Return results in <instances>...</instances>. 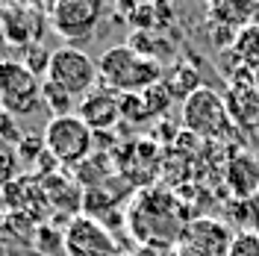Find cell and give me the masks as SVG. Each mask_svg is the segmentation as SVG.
I'll use <instances>...</instances> for the list:
<instances>
[{
	"label": "cell",
	"mask_w": 259,
	"mask_h": 256,
	"mask_svg": "<svg viewBox=\"0 0 259 256\" xmlns=\"http://www.w3.org/2000/svg\"><path fill=\"white\" fill-rule=\"evenodd\" d=\"M15 171H18V156L12 150L0 147V189H6V186L15 183Z\"/></svg>",
	"instance_id": "2e32d148"
},
{
	"label": "cell",
	"mask_w": 259,
	"mask_h": 256,
	"mask_svg": "<svg viewBox=\"0 0 259 256\" xmlns=\"http://www.w3.org/2000/svg\"><path fill=\"white\" fill-rule=\"evenodd\" d=\"M236 233L215 218H194L177 239V256H230Z\"/></svg>",
	"instance_id": "52a82bcc"
},
{
	"label": "cell",
	"mask_w": 259,
	"mask_h": 256,
	"mask_svg": "<svg viewBox=\"0 0 259 256\" xmlns=\"http://www.w3.org/2000/svg\"><path fill=\"white\" fill-rule=\"evenodd\" d=\"M50 56L53 53H48V50H41V45L38 41H32L30 48H27V68H30L32 74L38 77V74H48V65H50Z\"/></svg>",
	"instance_id": "9a60e30c"
},
{
	"label": "cell",
	"mask_w": 259,
	"mask_h": 256,
	"mask_svg": "<svg viewBox=\"0 0 259 256\" xmlns=\"http://www.w3.org/2000/svg\"><path fill=\"white\" fill-rule=\"evenodd\" d=\"M230 106L212 89H194L183 103V127L194 133V139H218L230 130Z\"/></svg>",
	"instance_id": "5b68a950"
},
{
	"label": "cell",
	"mask_w": 259,
	"mask_h": 256,
	"mask_svg": "<svg viewBox=\"0 0 259 256\" xmlns=\"http://www.w3.org/2000/svg\"><path fill=\"white\" fill-rule=\"evenodd\" d=\"M53 30L68 41V48L80 45L85 38H92L103 15V3L100 0H59L48 9Z\"/></svg>",
	"instance_id": "8992f818"
},
{
	"label": "cell",
	"mask_w": 259,
	"mask_h": 256,
	"mask_svg": "<svg viewBox=\"0 0 259 256\" xmlns=\"http://www.w3.org/2000/svg\"><path fill=\"white\" fill-rule=\"evenodd\" d=\"M0 133H3V136H9V142L12 144H21V133H18L15 130V118H12V115H0Z\"/></svg>",
	"instance_id": "e0dca14e"
},
{
	"label": "cell",
	"mask_w": 259,
	"mask_h": 256,
	"mask_svg": "<svg viewBox=\"0 0 259 256\" xmlns=\"http://www.w3.org/2000/svg\"><path fill=\"white\" fill-rule=\"evenodd\" d=\"M41 194L50 200V206L59 209V212L74 215V212L80 209V192L74 189L71 180H65V177H59V174L45 177V189H41ZM77 215H80V212H77Z\"/></svg>",
	"instance_id": "30bf717a"
},
{
	"label": "cell",
	"mask_w": 259,
	"mask_h": 256,
	"mask_svg": "<svg viewBox=\"0 0 259 256\" xmlns=\"http://www.w3.org/2000/svg\"><path fill=\"white\" fill-rule=\"evenodd\" d=\"M65 256H121V247L97 218L74 215L65 227Z\"/></svg>",
	"instance_id": "ba28073f"
},
{
	"label": "cell",
	"mask_w": 259,
	"mask_h": 256,
	"mask_svg": "<svg viewBox=\"0 0 259 256\" xmlns=\"http://www.w3.org/2000/svg\"><path fill=\"white\" fill-rule=\"evenodd\" d=\"M0 103H3V112L12 118L32 115L45 103L41 82L24 62L0 59Z\"/></svg>",
	"instance_id": "277c9868"
},
{
	"label": "cell",
	"mask_w": 259,
	"mask_h": 256,
	"mask_svg": "<svg viewBox=\"0 0 259 256\" xmlns=\"http://www.w3.org/2000/svg\"><path fill=\"white\" fill-rule=\"evenodd\" d=\"M230 186L236 194H250L256 192V183H259V165H253L250 159H236L230 165Z\"/></svg>",
	"instance_id": "7c38bea8"
},
{
	"label": "cell",
	"mask_w": 259,
	"mask_h": 256,
	"mask_svg": "<svg viewBox=\"0 0 259 256\" xmlns=\"http://www.w3.org/2000/svg\"><path fill=\"white\" fill-rule=\"evenodd\" d=\"M97 74L109 92H121V95H142L147 89L159 86L162 80V65L150 56H142L130 45H115L109 48L100 62H97Z\"/></svg>",
	"instance_id": "6da1fadb"
},
{
	"label": "cell",
	"mask_w": 259,
	"mask_h": 256,
	"mask_svg": "<svg viewBox=\"0 0 259 256\" xmlns=\"http://www.w3.org/2000/svg\"><path fill=\"white\" fill-rule=\"evenodd\" d=\"M233 50L247 68H259V24H247L233 35Z\"/></svg>",
	"instance_id": "8fae6325"
},
{
	"label": "cell",
	"mask_w": 259,
	"mask_h": 256,
	"mask_svg": "<svg viewBox=\"0 0 259 256\" xmlns=\"http://www.w3.org/2000/svg\"><path fill=\"white\" fill-rule=\"evenodd\" d=\"M77 115L85 121V127L92 130H109L121 121L124 106H121V97H115V92L109 89H95L92 95H85L77 103Z\"/></svg>",
	"instance_id": "9c48e42d"
},
{
	"label": "cell",
	"mask_w": 259,
	"mask_h": 256,
	"mask_svg": "<svg viewBox=\"0 0 259 256\" xmlns=\"http://www.w3.org/2000/svg\"><path fill=\"white\" fill-rule=\"evenodd\" d=\"M41 97H45V103L50 106V112H53V118H59V115H74V97L65 95L59 86H53V82H41Z\"/></svg>",
	"instance_id": "4fadbf2b"
},
{
	"label": "cell",
	"mask_w": 259,
	"mask_h": 256,
	"mask_svg": "<svg viewBox=\"0 0 259 256\" xmlns=\"http://www.w3.org/2000/svg\"><path fill=\"white\" fill-rule=\"evenodd\" d=\"M45 150L56 162L62 165H80L89 159L92 147H95V133L85 127L80 115H59V118H50L45 124Z\"/></svg>",
	"instance_id": "7a4b0ae2"
},
{
	"label": "cell",
	"mask_w": 259,
	"mask_h": 256,
	"mask_svg": "<svg viewBox=\"0 0 259 256\" xmlns=\"http://www.w3.org/2000/svg\"><path fill=\"white\" fill-rule=\"evenodd\" d=\"M97 62L80 48H59L53 50L48 65V82L59 86L65 95H71L77 103H80L85 95L95 92V82H97Z\"/></svg>",
	"instance_id": "3957f363"
},
{
	"label": "cell",
	"mask_w": 259,
	"mask_h": 256,
	"mask_svg": "<svg viewBox=\"0 0 259 256\" xmlns=\"http://www.w3.org/2000/svg\"><path fill=\"white\" fill-rule=\"evenodd\" d=\"M230 256H259V236L250 233V230L236 233L233 247H230Z\"/></svg>",
	"instance_id": "5bb4252c"
}]
</instances>
